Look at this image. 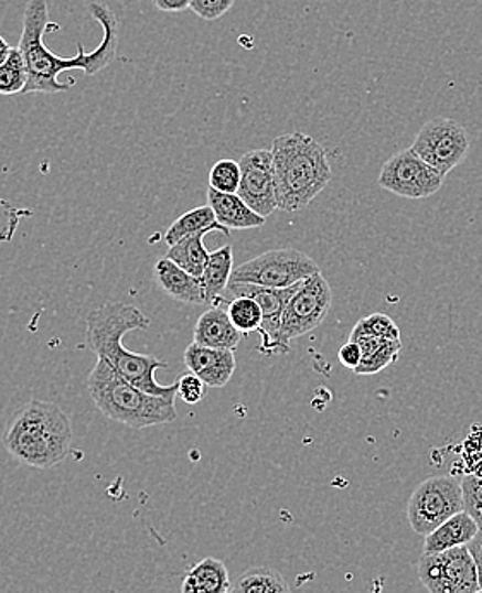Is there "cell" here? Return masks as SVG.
Instances as JSON below:
<instances>
[{"label": "cell", "mask_w": 482, "mask_h": 593, "mask_svg": "<svg viewBox=\"0 0 482 593\" xmlns=\"http://www.w3.org/2000/svg\"><path fill=\"white\" fill-rule=\"evenodd\" d=\"M89 12L104 28V39L100 45L86 54L83 43H77V54L74 57H58L46 48L45 40H43L46 31L58 30V24L51 23L45 0L28 2L24 9L20 45H18L28 69V85L23 95L69 91L76 85V79H69L67 83L58 82V74L62 71L79 69L86 76H95L116 61L117 46H119V21L116 14L107 6L98 4V2L89 4Z\"/></svg>", "instance_id": "1"}, {"label": "cell", "mask_w": 482, "mask_h": 593, "mask_svg": "<svg viewBox=\"0 0 482 593\" xmlns=\"http://www.w3.org/2000/svg\"><path fill=\"white\" fill-rule=\"evenodd\" d=\"M150 326V317L136 305L107 302L86 317V343L97 358H104L126 381L154 397H169L178 393V381L163 386L154 378V373L167 369L169 364L154 355L136 354L122 347V338L129 332H144Z\"/></svg>", "instance_id": "2"}, {"label": "cell", "mask_w": 482, "mask_h": 593, "mask_svg": "<svg viewBox=\"0 0 482 593\" xmlns=\"http://www.w3.org/2000/svg\"><path fill=\"white\" fill-rule=\"evenodd\" d=\"M278 209L298 213L308 208L332 182L326 150L304 132L278 136L271 144Z\"/></svg>", "instance_id": "3"}, {"label": "cell", "mask_w": 482, "mask_h": 593, "mask_svg": "<svg viewBox=\"0 0 482 593\" xmlns=\"http://www.w3.org/2000/svg\"><path fill=\"white\" fill-rule=\"evenodd\" d=\"M2 443L12 459L45 471L69 456L73 425L58 405L31 400L12 417Z\"/></svg>", "instance_id": "4"}, {"label": "cell", "mask_w": 482, "mask_h": 593, "mask_svg": "<svg viewBox=\"0 0 482 593\" xmlns=\"http://www.w3.org/2000/svg\"><path fill=\"white\" fill-rule=\"evenodd\" d=\"M86 386L98 412L128 428L141 431L153 425L172 424L178 420V393L169 397L147 393L126 381L104 358H97Z\"/></svg>", "instance_id": "5"}, {"label": "cell", "mask_w": 482, "mask_h": 593, "mask_svg": "<svg viewBox=\"0 0 482 593\" xmlns=\"http://www.w3.org/2000/svg\"><path fill=\"white\" fill-rule=\"evenodd\" d=\"M463 511L462 481L453 475H435L414 489L407 518L417 536H428L457 513Z\"/></svg>", "instance_id": "6"}, {"label": "cell", "mask_w": 482, "mask_h": 593, "mask_svg": "<svg viewBox=\"0 0 482 593\" xmlns=\"http://www.w3.org/2000/svg\"><path fill=\"white\" fill-rule=\"evenodd\" d=\"M321 273L318 262L298 249L263 252L232 271V283H253L268 289H289Z\"/></svg>", "instance_id": "7"}, {"label": "cell", "mask_w": 482, "mask_h": 593, "mask_svg": "<svg viewBox=\"0 0 482 593\" xmlns=\"http://www.w3.org/2000/svg\"><path fill=\"white\" fill-rule=\"evenodd\" d=\"M332 304V287L323 274L317 273L304 280L283 311L282 326L278 333L280 355L289 354L293 339L317 330L329 316Z\"/></svg>", "instance_id": "8"}, {"label": "cell", "mask_w": 482, "mask_h": 593, "mask_svg": "<svg viewBox=\"0 0 482 593\" xmlns=\"http://www.w3.org/2000/svg\"><path fill=\"white\" fill-rule=\"evenodd\" d=\"M410 150L429 166L447 177L462 165L471 151V138L463 126L447 117H435L417 132Z\"/></svg>", "instance_id": "9"}, {"label": "cell", "mask_w": 482, "mask_h": 593, "mask_svg": "<svg viewBox=\"0 0 482 593\" xmlns=\"http://www.w3.org/2000/svg\"><path fill=\"white\" fill-rule=\"evenodd\" d=\"M419 579L429 593H478L479 571L468 546L425 554L419 559Z\"/></svg>", "instance_id": "10"}, {"label": "cell", "mask_w": 482, "mask_h": 593, "mask_svg": "<svg viewBox=\"0 0 482 593\" xmlns=\"http://www.w3.org/2000/svg\"><path fill=\"white\" fill-rule=\"evenodd\" d=\"M443 182V175L422 162L410 148L398 151L386 160L378 177L382 190L413 201L426 200L437 194Z\"/></svg>", "instance_id": "11"}, {"label": "cell", "mask_w": 482, "mask_h": 593, "mask_svg": "<svg viewBox=\"0 0 482 593\" xmlns=\"http://www.w3.org/2000/svg\"><path fill=\"white\" fill-rule=\"evenodd\" d=\"M240 200L263 218L278 209L275 184L274 153L271 150H253L239 160Z\"/></svg>", "instance_id": "12"}, {"label": "cell", "mask_w": 482, "mask_h": 593, "mask_svg": "<svg viewBox=\"0 0 482 593\" xmlns=\"http://www.w3.org/2000/svg\"><path fill=\"white\" fill-rule=\"evenodd\" d=\"M304 282V280H302ZM302 282L289 289H268V287L253 285V283H228L227 293L232 296H251L258 302L263 312V324L258 333L261 335L259 352L268 357L280 355L278 352V333L282 326L283 311L292 299L293 293L301 289Z\"/></svg>", "instance_id": "13"}, {"label": "cell", "mask_w": 482, "mask_h": 593, "mask_svg": "<svg viewBox=\"0 0 482 593\" xmlns=\"http://www.w3.org/2000/svg\"><path fill=\"white\" fill-rule=\"evenodd\" d=\"M184 364L190 373L196 374L208 388H224L236 373V354L232 351H216L191 343L184 352Z\"/></svg>", "instance_id": "14"}, {"label": "cell", "mask_w": 482, "mask_h": 593, "mask_svg": "<svg viewBox=\"0 0 482 593\" xmlns=\"http://www.w3.org/2000/svg\"><path fill=\"white\" fill-rule=\"evenodd\" d=\"M243 336V333L232 324L227 309L212 305L196 321L193 342L203 347L216 348V351L236 352Z\"/></svg>", "instance_id": "15"}, {"label": "cell", "mask_w": 482, "mask_h": 593, "mask_svg": "<svg viewBox=\"0 0 482 593\" xmlns=\"http://www.w3.org/2000/svg\"><path fill=\"white\" fill-rule=\"evenodd\" d=\"M154 282L165 295L182 304L201 305L206 304L205 290L201 285L200 278L193 277L188 271L178 267L169 258L160 259L154 265Z\"/></svg>", "instance_id": "16"}, {"label": "cell", "mask_w": 482, "mask_h": 593, "mask_svg": "<svg viewBox=\"0 0 482 593\" xmlns=\"http://www.w3.org/2000/svg\"><path fill=\"white\" fill-rule=\"evenodd\" d=\"M206 200H208L210 208L215 213L216 222L227 230H249V228L263 227L267 222V218L253 212L240 200L239 194L218 193L208 187Z\"/></svg>", "instance_id": "17"}, {"label": "cell", "mask_w": 482, "mask_h": 593, "mask_svg": "<svg viewBox=\"0 0 482 593\" xmlns=\"http://www.w3.org/2000/svg\"><path fill=\"white\" fill-rule=\"evenodd\" d=\"M479 530L481 528L469 517L468 513H457L456 517L444 521L437 530L426 536L425 554H438V552L469 546L478 536Z\"/></svg>", "instance_id": "18"}, {"label": "cell", "mask_w": 482, "mask_h": 593, "mask_svg": "<svg viewBox=\"0 0 482 593\" xmlns=\"http://www.w3.org/2000/svg\"><path fill=\"white\" fill-rule=\"evenodd\" d=\"M231 590L227 567L212 556L190 568L181 585L182 593H228Z\"/></svg>", "instance_id": "19"}, {"label": "cell", "mask_w": 482, "mask_h": 593, "mask_svg": "<svg viewBox=\"0 0 482 593\" xmlns=\"http://www.w3.org/2000/svg\"><path fill=\"white\" fill-rule=\"evenodd\" d=\"M234 271V251L232 246H224L216 251L210 252L205 273L200 278L201 285L205 290L206 304L221 305L225 302L224 293L231 283Z\"/></svg>", "instance_id": "20"}, {"label": "cell", "mask_w": 482, "mask_h": 593, "mask_svg": "<svg viewBox=\"0 0 482 593\" xmlns=\"http://www.w3.org/2000/svg\"><path fill=\"white\" fill-rule=\"evenodd\" d=\"M351 342L360 343L363 351L361 366L354 370L360 376L382 373L386 367L397 363L401 351V339L376 338V336H357Z\"/></svg>", "instance_id": "21"}, {"label": "cell", "mask_w": 482, "mask_h": 593, "mask_svg": "<svg viewBox=\"0 0 482 593\" xmlns=\"http://www.w3.org/2000/svg\"><path fill=\"white\" fill-rule=\"evenodd\" d=\"M212 228L208 230L197 231L194 236L185 237V239L179 240L174 246L169 247L165 258L170 261H174L178 267L193 277L201 278L205 273L206 262L210 259V252L206 251L203 239L208 236Z\"/></svg>", "instance_id": "22"}, {"label": "cell", "mask_w": 482, "mask_h": 593, "mask_svg": "<svg viewBox=\"0 0 482 593\" xmlns=\"http://www.w3.org/2000/svg\"><path fill=\"white\" fill-rule=\"evenodd\" d=\"M222 231L224 236H228L231 230L222 227L216 222L215 213L206 206H197V208L185 212L184 215L179 216L174 224L170 225L169 230L165 234V242L170 246H174L179 240L185 239V237L194 236L197 231L208 230Z\"/></svg>", "instance_id": "23"}, {"label": "cell", "mask_w": 482, "mask_h": 593, "mask_svg": "<svg viewBox=\"0 0 482 593\" xmlns=\"http://www.w3.org/2000/svg\"><path fill=\"white\" fill-rule=\"evenodd\" d=\"M234 593H290L289 583L271 568H251L244 571L234 585Z\"/></svg>", "instance_id": "24"}, {"label": "cell", "mask_w": 482, "mask_h": 593, "mask_svg": "<svg viewBox=\"0 0 482 593\" xmlns=\"http://www.w3.org/2000/svg\"><path fill=\"white\" fill-rule=\"evenodd\" d=\"M227 314L232 324L239 330L243 335L258 332L263 324V312L258 302L251 296H234L227 304Z\"/></svg>", "instance_id": "25"}, {"label": "cell", "mask_w": 482, "mask_h": 593, "mask_svg": "<svg viewBox=\"0 0 482 593\" xmlns=\"http://www.w3.org/2000/svg\"><path fill=\"white\" fill-rule=\"evenodd\" d=\"M28 85L26 62L20 48H12L8 61L0 66V95L11 97L24 93Z\"/></svg>", "instance_id": "26"}, {"label": "cell", "mask_w": 482, "mask_h": 593, "mask_svg": "<svg viewBox=\"0 0 482 593\" xmlns=\"http://www.w3.org/2000/svg\"><path fill=\"white\" fill-rule=\"evenodd\" d=\"M357 336H376V338L401 339L400 327L394 320L382 312H375L371 316L357 321L351 333V339Z\"/></svg>", "instance_id": "27"}, {"label": "cell", "mask_w": 482, "mask_h": 593, "mask_svg": "<svg viewBox=\"0 0 482 593\" xmlns=\"http://www.w3.org/2000/svg\"><path fill=\"white\" fill-rule=\"evenodd\" d=\"M210 187L218 193L237 194L240 185V165L236 160H221L210 170Z\"/></svg>", "instance_id": "28"}, {"label": "cell", "mask_w": 482, "mask_h": 593, "mask_svg": "<svg viewBox=\"0 0 482 593\" xmlns=\"http://www.w3.org/2000/svg\"><path fill=\"white\" fill-rule=\"evenodd\" d=\"M463 511L482 528V475H465L462 478Z\"/></svg>", "instance_id": "29"}, {"label": "cell", "mask_w": 482, "mask_h": 593, "mask_svg": "<svg viewBox=\"0 0 482 593\" xmlns=\"http://www.w3.org/2000/svg\"><path fill=\"white\" fill-rule=\"evenodd\" d=\"M178 397L181 398L184 403L196 405L205 398V382L197 378L196 374L188 373L182 374L178 378Z\"/></svg>", "instance_id": "30"}, {"label": "cell", "mask_w": 482, "mask_h": 593, "mask_svg": "<svg viewBox=\"0 0 482 593\" xmlns=\"http://www.w3.org/2000/svg\"><path fill=\"white\" fill-rule=\"evenodd\" d=\"M236 0H191V11L205 21L221 20L231 11Z\"/></svg>", "instance_id": "31"}, {"label": "cell", "mask_w": 482, "mask_h": 593, "mask_svg": "<svg viewBox=\"0 0 482 593\" xmlns=\"http://www.w3.org/2000/svg\"><path fill=\"white\" fill-rule=\"evenodd\" d=\"M339 360L347 369H357L361 366V360H363V351H361L360 343L349 339L344 347L339 351Z\"/></svg>", "instance_id": "32"}, {"label": "cell", "mask_w": 482, "mask_h": 593, "mask_svg": "<svg viewBox=\"0 0 482 593\" xmlns=\"http://www.w3.org/2000/svg\"><path fill=\"white\" fill-rule=\"evenodd\" d=\"M469 551H471L472 558H474L475 567L479 571V583H481L482 589V528L479 530L478 536L472 539V542L468 546Z\"/></svg>", "instance_id": "33"}, {"label": "cell", "mask_w": 482, "mask_h": 593, "mask_svg": "<svg viewBox=\"0 0 482 593\" xmlns=\"http://www.w3.org/2000/svg\"><path fill=\"white\" fill-rule=\"evenodd\" d=\"M153 4L163 12H182L191 8V0H153Z\"/></svg>", "instance_id": "34"}, {"label": "cell", "mask_w": 482, "mask_h": 593, "mask_svg": "<svg viewBox=\"0 0 482 593\" xmlns=\"http://www.w3.org/2000/svg\"><path fill=\"white\" fill-rule=\"evenodd\" d=\"M12 46L6 42L4 36H0V66L8 61L9 55H11Z\"/></svg>", "instance_id": "35"}, {"label": "cell", "mask_w": 482, "mask_h": 593, "mask_svg": "<svg viewBox=\"0 0 482 593\" xmlns=\"http://www.w3.org/2000/svg\"><path fill=\"white\" fill-rule=\"evenodd\" d=\"M478 593H482V589H479V592Z\"/></svg>", "instance_id": "36"}, {"label": "cell", "mask_w": 482, "mask_h": 593, "mask_svg": "<svg viewBox=\"0 0 482 593\" xmlns=\"http://www.w3.org/2000/svg\"><path fill=\"white\" fill-rule=\"evenodd\" d=\"M228 593H234V592H232V590H231V592H228Z\"/></svg>", "instance_id": "37"}]
</instances>
